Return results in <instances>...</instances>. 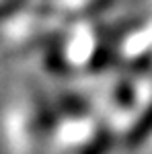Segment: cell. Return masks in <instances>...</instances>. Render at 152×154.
Here are the masks:
<instances>
[{"instance_id":"cell-1","label":"cell","mask_w":152,"mask_h":154,"mask_svg":"<svg viewBox=\"0 0 152 154\" xmlns=\"http://www.w3.org/2000/svg\"><path fill=\"white\" fill-rule=\"evenodd\" d=\"M150 130H152V115L148 113V115H146V119H144V121L140 123L138 131H136V134H132V140L140 142V140H142V138H144V136H146V134H148Z\"/></svg>"}]
</instances>
